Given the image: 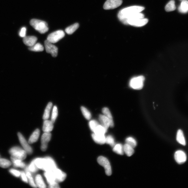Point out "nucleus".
Masks as SVG:
<instances>
[{
	"instance_id": "f257e3e1",
	"label": "nucleus",
	"mask_w": 188,
	"mask_h": 188,
	"mask_svg": "<svg viewBox=\"0 0 188 188\" xmlns=\"http://www.w3.org/2000/svg\"><path fill=\"white\" fill-rule=\"evenodd\" d=\"M144 9L143 7L136 6L125 8L119 12L118 17L123 23L128 25L127 20L129 17L135 14L140 13Z\"/></svg>"
},
{
	"instance_id": "f03ea898",
	"label": "nucleus",
	"mask_w": 188,
	"mask_h": 188,
	"mask_svg": "<svg viewBox=\"0 0 188 188\" xmlns=\"http://www.w3.org/2000/svg\"><path fill=\"white\" fill-rule=\"evenodd\" d=\"M34 162L38 168L45 171H53L57 168L53 160L49 157L45 159H37L34 160Z\"/></svg>"
},
{
	"instance_id": "7ed1b4c3",
	"label": "nucleus",
	"mask_w": 188,
	"mask_h": 188,
	"mask_svg": "<svg viewBox=\"0 0 188 188\" xmlns=\"http://www.w3.org/2000/svg\"><path fill=\"white\" fill-rule=\"evenodd\" d=\"M30 24L34 28L41 33H44L48 30V24L44 21L33 19L30 21Z\"/></svg>"
},
{
	"instance_id": "20e7f679",
	"label": "nucleus",
	"mask_w": 188,
	"mask_h": 188,
	"mask_svg": "<svg viewBox=\"0 0 188 188\" xmlns=\"http://www.w3.org/2000/svg\"><path fill=\"white\" fill-rule=\"evenodd\" d=\"M9 153L11 155V158L20 160L21 161L25 159L27 157V153L26 151L18 147L12 148L9 150Z\"/></svg>"
},
{
	"instance_id": "39448f33",
	"label": "nucleus",
	"mask_w": 188,
	"mask_h": 188,
	"mask_svg": "<svg viewBox=\"0 0 188 188\" xmlns=\"http://www.w3.org/2000/svg\"><path fill=\"white\" fill-rule=\"evenodd\" d=\"M145 78L143 76L134 77L129 82L130 87L135 90H140L143 88Z\"/></svg>"
},
{
	"instance_id": "423d86ee",
	"label": "nucleus",
	"mask_w": 188,
	"mask_h": 188,
	"mask_svg": "<svg viewBox=\"0 0 188 188\" xmlns=\"http://www.w3.org/2000/svg\"><path fill=\"white\" fill-rule=\"evenodd\" d=\"M97 161L100 165L102 166L105 169L106 175L110 176L112 174L111 166L109 160L105 157L103 156L99 157L97 159Z\"/></svg>"
},
{
	"instance_id": "0eeeda50",
	"label": "nucleus",
	"mask_w": 188,
	"mask_h": 188,
	"mask_svg": "<svg viewBox=\"0 0 188 188\" xmlns=\"http://www.w3.org/2000/svg\"><path fill=\"white\" fill-rule=\"evenodd\" d=\"M64 36H65V33L63 31L58 30L49 34L47 40L52 43H55L64 38Z\"/></svg>"
},
{
	"instance_id": "6e6552de",
	"label": "nucleus",
	"mask_w": 188,
	"mask_h": 188,
	"mask_svg": "<svg viewBox=\"0 0 188 188\" xmlns=\"http://www.w3.org/2000/svg\"><path fill=\"white\" fill-rule=\"evenodd\" d=\"M45 47L47 53H50L52 56L56 57L58 53V48L53 43L49 42L47 40H45L44 42Z\"/></svg>"
},
{
	"instance_id": "1a4fd4ad",
	"label": "nucleus",
	"mask_w": 188,
	"mask_h": 188,
	"mask_svg": "<svg viewBox=\"0 0 188 188\" xmlns=\"http://www.w3.org/2000/svg\"><path fill=\"white\" fill-rule=\"evenodd\" d=\"M122 2V0H107L104 3V8L106 10H112L119 7Z\"/></svg>"
},
{
	"instance_id": "9d476101",
	"label": "nucleus",
	"mask_w": 188,
	"mask_h": 188,
	"mask_svg": "<svg viewBox=\"0 0 188 188\" xmlns=\"http://www.w3.org/2000/svg\"><path fill=\"white\" fill-rule=\"evenodd\" d=\"M149 22L148 19L145 18H138L135 19L129 20L127 21L128 25H130L137 27H142Z\"/></svg>"
},
{
	"instance_id": "9b49d317",
	"label": "nucleus",
	"mask_w": 188,
	"mask_h": 188,
	"mask_svg": "<svg viewBox=\"0 0 188 188\" xmlns=\"http://www.w3.org/2000/svg\"><path fill=\"white\" fill-rule=\"evenodd\" d=\"M18 135L20 143L21 145H22L24 150L26 151L27 154H29V155H31L33 153V150L32 147L29 145L25 139L24 138L23 135L20 132H18Z\"/></svg>"
},
{
	"instance_id": "f8f14e48",
	"label": "nucleus",
	"mask_w": 188,
	"mask_h": 188,
	"mask_svg": "<svg viewBox=\"0 0 188 188\" xmlns=\"http://www.w3.org/2000/svg\"><path fill=\"white\" fill-rule=\"evenodd\" d=\"M51 134L50 132H45L41 138V149L43 151H45L48 147V142L51 139Z\"/></svg>"
},
{
	"instance_id": "ddd939ff",
	"label": "nucleus",
	"mask_w": 188,
	"mask_h": 188,
	"mask_svg": "<svg viewBox=\"0 0 188 188\" xmlns=\"http://www.w3.org/2000/svg\"><path fill=\"white\" fill-rule=\"evenodd\" d=\"M174 157L175 161L178 164H182L186 161V155L185 153L182 150H179L175 152Z\"/></svg>"
},
{
	"instance_id": "4468645a",
	"label": "nucleus",
	"mask_w": 188,
	"mask_h": 188,
	"mask_svg": "<svg viewBox=\"0 0 188 188\" xmlns=\"http://www.w3.org/2000/svg\"><path fill=\"white\" fill-rule=\"evenodd\" d=\"M52 171L53 172L56 181L60 182L63 181L65 180L67 176L66 174L60 170V169L57 168Z\"/></svg>"
},
{
	"instance_id": "2eb2a0df",
	"label": "nucleus",
	"mask_w": 188,
	"mask_h": 188,
	"mask_svg": "<svg viewBox=\"0 0 188 188\" xmlns=\"http://www.w3.org/2000/svg\"><path fill=\"white\" fill-rule=\"evenodd\" d=\"M38 38L34 36H25L23 38L24 43L27 46L31 47L36 43Z\"/></svg>"
},
{
	"instance_id": "dca6fc26",
	"label": "nucleus",
	"mask_w": 188,
	"mask_h": 188,
	"mask_svg": "<svg viewBox=\"0 0 188 188\" xmlns=\"http://www.w3.org/2000/svg\"><path fill=\"white\" fill-rule=\"evenodd\" d=\"M99 120L101 125L105 129L107 132L108 129L110 127V123L109 119L104 115H99Z\"/></svg>"
},
{
	"instance_id": "f3484780",
	"label": "nucleus",
	"mask_w": 188,
	"mask_h": 188,
	"mask_svg": "<svg viewBox=\"0 0 188 188\" xmlns=\"http://www.w3.org/2000/svg\"><path fill=\"white\" fill-rule=\"evenodd\" d=\"M92 136L94 141L97 144L103 145L105 143L106 137L104 135L94 133L92 135Z\"/></svg>"
},
{
	"instance_id": "a211bd4d",
	"label": "nucleus",
	"mask_w": 188,
	"mask_h": 188,
	"mask_svg": "<svg viewBox=\"0 0 188 188\" xmlns=\"http://www.w3.org/2000/svg\"><path fill=\"white\" fill-rule=\"evenodd\" d=\"M43 125V130L44 132H50L53 128V123L51 121L44 120Z\"/></svg>"
},
{
	"instance_id": "6ab92c4d",
	"label": "nucleus",
	"mask_w": 188,
	"mask_h": 188,
	"mask_svg": "<svg viewBox=\"0 0 188 188\" xmlns=\"http://www.w3.org/2000/svg\"><path fill=\"white\" fill-rule=\"evenodd\" d=\"M178 10L180 13L185 14L188 12V1L184 0L182 1L178 8Z\"/></svg>"
},
{
	"instance_id": "aec40b11",
	"label": "nucleus",
	"mask_w": 188,
	"mask_h": 188,
	"mask_svg": "<svg viewBox=\"0 0 188 188\" xmlns=\"http://www.w3.org/2000/svg\"><path fill=\"white\" fill-rule=\"evenodd\" d=\"M102 112L104 115L106 116L109 119L110 123V127L111 128L113 127L114 123L113 117L109 109L107 107H104L102 109Z\"/></svg>"
},
{
	"instance_id": "412c9836",
	"label": "nucleus",
	"mask_w": 188,
	"mask_h": 188,
	"mask_svg": "<svg viewBox=\"0 0 188 188\" xmlns=\"http://www.w3.org/2000/svg\"><path fill=\"white\" fill-rule=\"evenodd\" d=\"M44 175L47 178L48 183L49 185L57 182L53 172L45 171Z\"/></svg>"
},
{
	"instance_id": "4be33fe9",
	"label": "nucleus",
	"mask_w": 188,
	"mask_h": 188,
	"mask_svg": "<svg viewBox=\"0 0 188 188\" xmlns=\"http://www.w3.org/2000/svg\"><path fill=\"white\" fill-rule=\"evenodd\" d=\"M176 140L180 144L185 146L186 143L183 132L181 130H178L177 132Z\"/></svg>"
},
{
	"instance_id": "5701e85b",
	"label": "nucleus",
	"mask_w": 188,
	"mask_h": 188,
	"mask_svg": "<svg viewBox=\"0 0 188 188\" xmlns=\"http://www.w3.org/2000/svg\"><path fill=\"white\" fill-rule=\"evenodd\" d=\"M40 135V130L38 129H36L31 135L29 140L28 143L32 144L38 141Z\"/></svg>"
},
{
	"instance_id": "b1692460",
	"label": "nucleus",
	"mask_w": 188,
	"mask_h": 188,
	"mask_svg": "<svg viewBox=\"0 0 188 188\" xmlns=\"http://www.w3.org/2000/svg\"><path fill=\"white\" fill-rule=\"evenodd\" d=\"M123 147L124 152L127 156H131L133 155L134 150L133 147L127 144H125L124 146H123Z\"/></svg>"
},
{
	"instance_id": "393cba45",
	"label": "nucleus",
	"mask_w": 188,
	"mask_h": 188,
	"mask_svg": "<svg viewBox=\"0 0 188 188\" xmlns=\"http://www.w3.org/2000/svg\"><path fill=\"white\" fill-rule=\"evenodd\" d=\"M35 181L37 186L40 188H45L47 187L41 175H36Z\"/></svg>"
},
{
	"instance_id": "a878e982",
	"label": "nucleus",
	"mask_w": 188,
	"mask_h": 188,
	"mask_svg": "<svg viewBox=\"0 0 188 188\" xmlns=\"http://www.w3.org/2000/svg\"><path fill=\"white\" fill-rule=\"evenodd\" d=\"M113 150L114 152L120 155H123L124 153L123 146L121 144L115 145L113 147Z\"/></svg>"
},
{
	"instance_id": "bb28decb",
	"label": "nucleus",
	"mask_w": 188,
	"mask_h": 188,
	"mask_svg": "<svg viewBox=\"0 0 188 188\" xmlns=\"http://www.w3.org/2000/svg\"><path fill=\"white\" fill-rule=\"evenodd\" d=\"M79 27V24L78 23H75L67 28L65 29V32L69 35H71Z\"/></svg>"
},
{
	"instance_id": "cd10ccee",
	"label": "nucleus",
	"mask_w": 188,
	"mask_h": 188,
	"mask_svg": "<svg viewBox=\"0 0 188 188\" xmlns=\"http://www.w3.org/2000/svg\"><path fill=\"white\" fill-rule=\"evenodd\" d=\"M52 106V103L51 102L49 103L45 110L43 118L44 120L48 119L50 117V112Z\"/></svg>"
},
{
	"instance_id": "c85d7f7f",
	"label": "nucleus",
	"mask_w": 188,
	"mask_h": 188,
	"mask_svg": "<svg viewBox=\"0 0 188 188\" xmlns=\"http://www.w3.org/2000/svg\"><path fill=\"white\" fill-rule=\"evenodd\" d=\"M30 51L34 52H41L44 50V48L41 44L39 43H36L31 47L29 48Z\"/></svg>"
},
{
	"instance_id": "c756f323",
	"label": "nucleus",
	"mask_w": 188,
	"mask_h": 188,
	"mask_svg": "<svg viewBox=\"0 0 188 188\" xmlns=\"http://www.w3.org/2000/svg\"><path fill=\"white\" fill-rule=\"evenodd\" d=\"M165 10L166 12H169L175 11L176 9L174 0H171L165 6Z\"/></svg>"
},
{
	"instance_id": "7c9ffc66",
	"label": "nucleus",
	"mask_w": 188,
	"mask_h": 188,
	"mask_svg": "<svg viewBox=\"0 0 188 188\" xmlns=\"http://www.w3.org/2000/svg\"><path fill=\"white\" fill-rule=\"evenodd\" d=\"M11 159L15 167L21 168H24L25 167V164L21 160L12 158H11Z\"/></svg>"
},
{
	"instance_id": "2f4dec72",
	"label": "nucleus",
	"mask_w": 188,
	"mask_h": 188,
	"mask_svg": "<svg viewBox=\"0 0 188 188\" xmlns=\"http://www.w3.org/2000/svg\"><path fill=\"white\" fill-rule=\"evenodd\" d=\"M93 132L95 134L100 135H104L107 132L105 129L100 124L99 125L95 128Z\"/></svg>"
},
{
	"instance_id": "473e14b6",
	"label": "nucleus",
	"mask_w": 188,
	"mask_h": 188,
	"mask_svg": "<svg viewBox=\"0 0 188 188\" xmlns=\"http://www.w3.org/2000/svg\"><path fill=\"white\" fill-rule=\"evenodd\" d=\"M11 165V163L9 160L0 158V166L3 168H7Z\"/></svg>"
},
{
	"instance_id": "72a5a7b5",
	"label": "nucleus",
	"mask_w": 188,
	"mask_h": 188,
	"mask_svg": "<svg viewBox=\"0 0 188 188\" xmlns=\"http://www.w3.org/2000/svg\"><path fill=\"white\" fill-rule=\"evenodd\" d=\"M81 110L83 115H84L86 119L89 120L91 119V114L87 109H86L84 107L82 106Z\"/></svg>"
},
{
	"instance_id": "f704fd0d",
	"label": "nucleus",
	"mask_w": 188,
	"mask_h": 188,
	"mask_svg": "<svg viewBox=\"0 0 188 188\" xmlns=\"http://www.w3.org/2000/svg\"><path fill=\"white\" fill-rule=\"evenodd\" d=\"M126 144H127L134 148L137 146V142L134 139L131 137H129L126 139L125 140Z\"/></svg>"
},
{
	"instance_id": "c9c22d12",
	"label": "nucleus",
	"mask_w": 188,
	"mask_h": 188,
	"mask_svg": "<svg viewBox=\"0 0 188 188\" xmlns=\"http://www.w3.org/2000/svg\"><path fill=\"white\" fill-rule=\"evenodd\" d=\"M105 143L109 145L112 147H113L115 145L114 140L111 135H109L106 137Z\"/></svg>"
},
{
	"instance_id": "e433bc0d",
	"label": "nucleus",
	"mask_w": 188,
	"mask_h": 188,
	"mask_svg": "<svg viewBox=\"0 0 188 188\" xmlns=\"http://www.w3.org/2000/svg\"><path fill=\"white\" fill-rule=\"evenodd\" d=\"M26 172V175L28 178V179L29 183L31 186L33 187L36 188L37 187L34 181L33 178L32 177L31 174L30 173V172L28 171H27Z\"/></svg>"
},
{
	"instance_id": "4c0bfd02",
	"label": "nucleus",
	"mask_w": 188,
	"mask_h": 188,
	"mask_svg": "<svg viewBox=\"0 0 188 188\" xmlns=\"http://www.w3.org/2000/svg\"><path fill=\"white\" fill-rule=\"evenodd\" d=\"M58 115V111L57 107L54 106L52 110V115L51 117V121L53 123H54L55 120L56 119Z\"/></svg>"
},
{
	"instance_id": "58836bf2",
	"label": "nucleus",
	"mask_w": 188,
	"mask_h": 188,
	"mask_svg": "<svg viewBox=\"0 0 188 188\" xmlns=\"http://www.w3.org/2000/svg\"><path fill=\"white\" fill-rule=\"evenodd\" d=\"M99 125V123L94 120H92L89 122V126L91 130L93 132Z\"/></svg>"
},
{
	"instance_id": "ea45409f",
	"label": "nucleus",
	"mask_w": 188,
	"mask_h": 188,
	"mask_svg": "<svg viewBox=\"0 0 188 188\" xmlns=\"http://www.w3.org/2000/svg\"><path fill=\"white\" fill-rule=\"evenodd\" d=\"M38 167H37L36 165L34 162V161L32 162L31 163L30 166L29 167V169L30 171L33 172H36L38 170Z\"/></svg>"
},
{
	"instance_id": "a19ab883",
	"label": "nucleus",
	"mask_w": 188,
	"mask_h": 188,
	"mask_svg": "<svg viewBox=\"0 0 188 188\" xmlns=\"http://www.w3.org/2000/svg\"><path fill=\"white\" fill-rule=\"evenodd\" d=\"M10 172L12 175L16 177H19L20 175V172L14 169H11L10 170Z\"/></svg>"
},
{
	"instance_id": "79ce46f5",
	"label": "nucleus",
	"mask_w": 188,
	"mask_h": 188,
	"mask_svg": "<svg viewBox=\"0 0 188 188\" xmlns=\"http://www.w3.org/2000/svg\"><path fill=\"white\" fill-rule=\"evenodd\" d=\"M26 27H23L21 29L19 33V36L21 38H24L26 36Z\"/></svg>"
},
{
	"instance_id": "37998d69",
	"label": "nucleus",
	"mask_w": 188,
	"mask_h": 188,
	"mask_svg": "<svg viewBox=\"0 0 188 188\" xmlns=\"http://www.w3.org/2000/svg\"><path fill=\"white\" fill-rule=\"evenodd\" d=\"M20 175L21 176V178L23 181L24 182L27 183L28 182V180H27V177L26 174L24 173V172L23 171H21L20 172Z\"/></svg>"
},
{
	"instance_id": "c03bdc74",
	"label": "nucleus",
	"mask_w": 188,
	"mask_h": 188,
	"mask_svg": "<svg viewBox=\"0 0 188 188\" xmlns=\"http://www.w3.org/2000/svg\"><path fill=\"white\" fill-rule=\"evenodd\" d=\"M49 188H59L60 186L58 185L57 183V182H55L52 183L51 184L49 185V186L48 187Z\"/></svg>"
},
{
	"instance_id": "a18cd8bd",
	"label": "nucleus",
	"mask_w": 188,
	"mask_h": 188,
	"mask_svg": "<svg viewBox=\"0 0 188 188\" xmlns=\"http://www.w3.org/2000/svg\"><path fill=\"white\" fill-rule=\"evenodd\" d=\"M180 1H184V0H180Z\"/></svg>"
},
{
	"instance_id": "49530a36",
	"label": "nucleus",
	"mask_w": 188,
	"mask_h": 188,
	"mask_svg": "<svg viewBox=\"0 0 188 188\" xmlns=\"http://www.w3.org/2000/svg\"><path fill=\"white\" fill-rule=\"evenodd\" d=\"M0 157H1V156H0Z\"/></svg>"
}]
</instances>
